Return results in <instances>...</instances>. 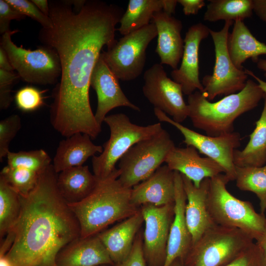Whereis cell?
<instances>
[{
  "mask_svg": "<svg viewBox=\"0 0 266 266\" xmlns=\"http://www.w3.org/2000/svg\"><path fill=\"white\" fill-rule=\"evenodd\" d=\"M51 28H42L39 38L58 54L60 80L52 94L50 120L66 137L76 133L95 139L101 131L89 99L91 76L102 47H112L123 9L99 0H87L78 11L69 0L50 1Z\"/></svg>",
  "mask_w": 266,
  "mask_h": 266,
  "instance_id": "obj_1",
  "label": "cell"
},
{
  "mask_svg": "<svg viewBox=\"0 0 266 266\" xmlns=\"http://www.w3.org/2000/svg\"><path fill=\"white\" fill-rule=\"evenodd\" d=\"M224 266H266V261L261 248L256 242H253L241 254Z\"/></svg>",
  "mask_w": 266,
  "mask_h": 266,
  "instance_id": "obj_36",
  "label": "cell"
},
{
  "mask_svg": "<svg viewBox=\"0 0 266 266\" xmlns=\"http://www.w3.org/2000/svg\"><path fill=\"white\" fill-rule=\"evenodd\" d=\"M18 30L8 31L0 38V46L20 78L24 81L42 85H52L61 76L60 59L56 51L48 46L31 50L17 46L11 35Z\"/></svg>",
  "mask_w": 266,
  "mask_h": 266,
  "instance_id": "obj_8",
  "label": "cell"
},
{
  "mask_svg": "<svg viewBox=\"0 0 266 266\" xmlns=\"http://www.w3.org/2000/svg\"><path fill=\"white\" fill-rule=\"evenodd\" d=\"M229 182L222 173L209 178L207 200L209 214L216 225L239 229L257 241L264 233L266 218L257 213L251 202L232 195L226 188Z\"/></svg>",
  "mask_w": 266,
  "mask_h": 266,
  "instance_id": "obj_5",
  "label": "cell"
},
{
  "mask_svg": "<svg viewBox=\"0 0 266 266\" xmlns=\"http://www.w3.org/2000/svg\"><path fill=\"white\" fill-rule=\"evenodd\" d=\"M0 266H13L5 255H0Z\"/></svg>",
  "mask_w": 266,
  "mask_h": 266,
  "instance_id": "obj_49",
  "label": "cell"
},
{
  "mask_svg": "<svg viewBox=\"0 0 266 266\" xmlns=\"http://www.w3.org/2000/svg\"><path fill=\"white\" fill-rule=\"evenodd\" d=\"M57 174L51 164L33 189L20 195L21 211L5 254L13 266H57L60 250L80 236L78 220L58 190Z\"/></svg>",
  "mask_w": 266,
  "mask_h": 266,
  "instance_id": "obj_2",
  "label": "cell"
},
{
  "mask_svg": "<svg viewBox=\"0 0 266 266\" xmlns=\"http://www.w3.org/2000/svg\"><path fill=\"white\" fill-rule=\"evenodd\" d=\"M264 168L266 170V165H265V166H264Z\"/></svg>",
  "mask_w": 266,
  "mask_h": 266,
  "instance_id": "obj_51",
  "label": "cell"
},
{
  "mask_svg": "<svg viewBox=\"0 0 266 266\" xmlns=\"http://www.w3.org/2000/svg\"><path fill=\"white\" fill-rule=\"evenodd\" d=\"M254 242L242 231L215 225L193 244L183 259L184 266H224Z\"/></svg>",
  "mask_w": 266,
  "mask_h": 266,
  "instance_id": "obj_7",
  "label": "cell"
},
{
  "mask_svg": "<svg viewBox=\"0 0 266 266\" xmlns=\"http://www.w3.org/2000/svg\"><path fill=\"white\" fill-rule=\"evenodd\" d=\"M255 62L259 69L266 73V59L258 58Z\"/></svg>",
  "mask_w": 266,
  "mask_h": 266,
  "instance_id": "obj_48",
  "label": "cell"
},
{
  "mask_svg": "<svg viewBox=\"0 0 266 266\" xmlns=\"http://www.w3.org/2000/svg\"><path fill=\"white\" fill-rule=\"evenodd\" d=\"M131 200L135 205L161 206L174 203V171L166 165L160 166L147 178L131 189Z\"/></svg>",
  "mask_w": 266,
  "mask_h": 266,
  "instance_id": "obj_17",
  "label": "cell"
},
{
  "mask_svg": "<svg viewBox=\"0 0 266 266\" xmlns=\"http://www.w3.org/2000/svg\"><path fill=\"white\" fill-rule=\"evenodd\" d=\"M157 30L156 52L160 64L170 66L173 70L178 68L182 59L184 42L181 36L182 22L163 11L156 12L152 18Z\"/></svg>",
  "mask_w": 266,
  "mask_h": 266,
  "instance_id": "obj_21",
  "label": "cell"
},
{
  "mask_svg": "<svg viewBox=\"0 0 266 266\" xmlns=\"http://www.w3.org/2000/svg\"><path fill=\"white\" fill-rule=\"evenodd\" d=\"M177 2L182 6L185 15L197 14L205 5L203 0H177Z\"/></svg>",
  "mask_w": 266,
  "mask_h": 266,
  "instance_id": "obj_41",
  "label": "cell"
},
{
  "mask_svg": "<svg viewBox=\"0 0 266 266\" xmlns=\"http://www.w3.org/2000/svg\"><path fill=\"white\" fill-rule=\"evenodd\" d=\"M41 174L25 168L6 166L2 169L0 176L20 195L24 196L35 187Z\"/></svg>",
  "mask_w": 266,
  "mask_h": 266,
  "instance_id": "obj_33",
  "label": "cell"
},
{
  "mask_svg": "<svg viewBox=\"0 0 266 266\" xmlns=\"http://www.w3.org/2000/svg\"><path fill=\"white\" fill-rule=\"evenodd\" d=\"M154 112L160 122L169 123L179 131L187 146L194 147L200 153L218 163L223 168L229 181L235 180L233 153L240 145L241 138L239 133L233 132L217 136L205 135L175 122L158 109L154 108Z\"/></svg>",
  "mask_w": 266,
  "mask_h": 266,
  "instance_id": "obj_12",
  "label": "cell"
},
{
  "mask_svg": "<svg viewBox=\"0 0 266 266\" xmlns=\"http://www.w3.org/2000/svg\"><path fill=\"white\" fill-rule=\"evenodd\" d=\"M143 223L140 208L133 216L97 234L114 264L121 262L128 257Z\"/></svg>",
  "mask_w": 266,
  "mask_h": 266,
  "instance_id": "obj_23",
  "label": "cell"
},
{
  "mask_svg": "<svg viewBox=\"0 0 266 266\" xmlns=\"http://www.w3.org/2000/svg\"><path fill=\"white\" fill-rule=\"evenodd\" d=\"M143 80V94L154 108L179 123L188 117V106L183 99L182 87L167 76L162 64H155L147 69Z\"/></svg>",
  "mask_w": 266,
  "mask_h": 266,
  "instance_id": "obj_13",
  "label": "cell"
},
{
  "mask_svg": "<svg viewBox=\"0 0 266 266\" xmlns=\"http://www.w3.org/2000/svg\"><path fill=\"white\" fill-rule=\"evenodd\" d=\"M166 165L172 170L177 171L189 178L197 187L202 181L222 173L223 168L208 157H200L194 147H174L165 160Z\"/></svg>",
  "mask_w": 266,
  "mask_h": 266,
  "instance_id": "obj_18",
  "label": "cell"
},
{
  "mask_svg": "<svg viewBox=\"0 0 266 266\" xmlns=\"http://www.w3.org/2000/svg\"><path fill=\"white\" fill-rule=\"evenodd\" d=\"M203 20L210 22L219 20L243 21L252 16L253 0H210Z\"/></svg>",
  "mask_w": 266,
  "mask_h": 266,
  "instance_id": "obj_29",
  "label": "cell"
},
{
  "mask_svg": "<svg viewBox=\"0 0 266 266\" xmlns=\"http://www.w3.org/2000/svg\"><path fill=\"white\" fill-rule=\"evenodd\" d=\"M119 80L100 54L91 76L90 86L97 95V107L94 114L101 126L107 114L116 107L124 106L140 111V108L130 101L125 95Z\"/></svg>",
  "mask_w": 266,
  "mask_h": 266,
  "instance_id": "obj_15",
  "label": "cell"
},
{
  "mask_svg": "<svg viewBox=\"0 0 266 266\" xmlns=\"http://www.w3.org/2000/svg\"><path fill=\"white\" fill-rule=\"evenodd\" d=\"M244 70L248 76H250L255 79L259 87L266 95V82L258 77L252 71L246 68H244ZM264 75L266 77V73H264Z\"/></svg>",
  "mask_w": 266,
  "mask_h": 266,
  "instance_id": "obj_45",
  "label": "cell"
},
{
  "mask_svg": "<svg viewBox=\"0 0 266 266\" xmlns=\"http://www.w3.org/2000/svg\"><path fill=\"white\" fill-rule=\"evenodd\" d=\"M265 96L258 83L250 79L240 91L214 102L196 91L188 97V117L195 128L207 135L217 136L232 133L236 119L256 107Z\"/></svg>",
  "mask_w": 266,
  "mask_h": 266,
  "instance_id": "obj_4",
  "label": "cell"
},
{
  "mask_svg": "<svg viewBox=\"0 0 266 266\" xmlns=\"http://www.w3.org/2000/svg\"><path fill=\"white\" fill-rule=\"evenodd\" d=\"M57 266H112L114 263L97 234L79 237L64 246L56 258Z\"/></svg>",
  "mask_w": 266,
  "mask_h": 266,
  "instance_id": "obj_22",
  "label": "cell"
},
{
  "mask_svg": "<svg viewBox=\"0 0 266 266\" xmlns=\"http://www.w3.org/2000/svg\"><path fill=\"white\" fill-rule=\"evenodd\" d=\"M120 174L116 168L107 177L100 179L95 189L85 199L68 204L79 223L80 237L95 235L139 210L140 207L131 201L132 188L124 186L119 181Z\"/></svg>",
  "mask_w": 266,
  "mask_h": 266,
  "instance_id": "obj_3",
  "label": "cell"
},
{
  "mask_svg": "<svg viewBox=\"0 0 266 266\" xmlns=\"http://www.w3.org/2000/svg\"><path fill=\"white\" fill-rule=\"evenodd\" d=\"M6 158L7 166L9 167L25 168L39 174L52 164L49 155L41 149L29 151H9Z\"/></svg>",
  "mask_w": 266,
  "mask_h": 266,
  "instance_id": "obj_32",
  "label": "cell"
},
{
  "mask_svg": "<svg viewBox=\"0 0 266 266\" xmlns=\"http://www.w3.org/2000/svg\"><path fill=\"white\" fill-rule=\"evenodd\" d=\"M26 16L20 12L6 0H0V33L2 35L9 31L12 20H21Z\"/></svg>",
  "mask_w": 266,
  "mask_h": 266,
  "instance_id": "obj_40",
  "label": "cell"
},
{
  "mask_svg": "<svg viewBox=\"0 0 266 266\" xmlns=\"http://www.w3.org/2000/svg\"><path fill=\"white\" fill-rule=\"evenodd\" d=\"M181 176L187 197L186 221L193 244L205 232L216 225L209 214L207 207L209 178L203 179L199 187H197L189 178L182 174Z\"/></svg>",
  "mask_w": 266,
  "mask_h": 266,
  "instance_id": "obj_20",
  "label": "cell"
},
{
  "mask_svg": "<svg viewBox=\"0 0 266 266\" xmlns=\"http://www.w3.org/2000/svg\"><path fill=\"white\" fill-rule=\"evenodd\" d=\"M99 180L87 166H81L59 173L57 185L64 200L68 204H73L82 201L90 195Z\"/></svg>",
  "mask_w": 266,
  "mask_h": 266,
  "instance_id": "obj_25",
  "label": "cell"
},
{
  "mask_svg": "<svg viewBox=\"0 0 266 266\" xmlns=\"http://www.w3.org/2000/svg\"><path fill=\"white\" fill-rule=\"evenodd\" d=\"M177 0H165V7L163 11L167 14L172 15L175 13L177 3Z\"/></svg>",
  "mask_w": 266,
  "mask_h": 266,
  "instance_id": "obj_46",
  "label": "cell"
},
{
  "mask_svg": "<svg viewBox=\"0 0 266 266\" xmlns=\"http://www.w3.org/2000/svg\"><path fill=\"white\" fill-rule=\"evenodd\" d=\"M140 209L145 225L142 249L146 266H164L174 203L161 206L144 204Z\"/></svg>",
  "mask_w": 266,
  "mask_h": 266,
  "instance_id": "obj_14",
  "label": "cell"
},
{
  "mask_svg": "<svg viewBox=\"0 0 266 266\" xmlns=\"http://www.w3.org/2000/svg\"><path fill=\"white\" fill-rule=\"evenodd\" d=\"M233 21L225 22L219 31L210 29L215 48V65L211 75L202 80V94L209 101L219 95H229L242 90L246 85L248 75L244 69L237 68L233 63L228 48L229 29Z\"/></svg>",
  "mask_w": 266,
  "mask_h": 266,
  "instance_id": "obj_11",
  "label": "cell"
},
{
  "mask_svg": "<svg viewBox=\"0 0 266 266\" xmlns=\"http://www.w3.org/2000/svg\"><path fill=\"white\" fill-rule=\"evenodd\" d=\"M210 29L202 23L191 26L186 33L181 63L172 70L171 77L179 84L184 94L190 95L196 91L203 92L199 78V51L201 41L210 34Z\"/></svg>",
  "mask_w": 266,
  "mask_h": 266,
  "instance_id": "obj_16",
  "label": "cell"
},
{
  "mask_svg": "<svg viewBox=\"0 0 266 266\" xmlns=\"http://www.w3.org/2000/svg\"><path fill=\"white\" fill-rule=\"evenodd\" d=\"M228 48L231 59L235 66L243 69L242 64L251 58L255 62L260 55H266V44L252 34L243 21H234L229 33Z\"/></svg>",
  "mask_w": 266,
  "mask_h": 266,
  "instance_id": "obj_26",
  "label": "cell"
},
{
  "mask_svg": "<svg viewBox=\"0 0 266 266\" xmlns=\"http://www.w3.org/2000/svg\"><path fill=\"white\" fill-rule=\"evenodd\" d=\"M236 185L239 189L256 195L260 201L261 213L266 210V170L263 167L235 166Z\"/></svg>",
  "mask_w": 266,
  "mask_h": 266,
  "instance_id": "obj_31",
  "label": "cell"
},
{
  "mask_svg": "<svg viewBox=\"0 0 266 266\" xmlns=\"http://www.w3.org/2000/svg\"><path fill=\"white\" fill-rule=\"evenodd\" d=\"M253 12L266 24V0H253Z\"/></svg>",
  "mask_w": 266,
  "mask_h": 266,
  "instance_id": "obj_42",
  "label": "cell"
},
{
  "mask_svg": "<svg viewBox=\"0 0 266 266\" xmlns=\"http://www.w3.org/2000/svg\"><path fill=\"white\" fill-rule=\"evenodd\" d=\"M169 266H184L183 259L181 258L176 259Z\"/></svg>",
  "mask_w": 266,
  "mask_h": 266,
  "instance_id": "obj_50",
  "label": "cell"
},
{
  "mask_svg": "<svg viewBox=\"0 0 266 266\" xmlns=\"http://www.w3.org/2000/svg\"><path fill=\"white\" fill-rule=\"evenodd\" d=\"M91 137L76 133L61 141L52 164L57 173L66 169L83 166L91 157L101 153L103 147L94 144Z\"/></svg>",
  "mask_w": 266,
  "mask_h": 266,
  "instance_id": "obj_24",
  "label": "cell"
},
{
  "mask_svg": "<svg viewBox=\"0 0 266 266\" xmlns=\"http://www.w3.org/2000/svg\"><path fill=\"white\" fill-rule=\"evenodd\" d=\"M165 0H130L117 29L125 35L149 25L154 14L163 11Z\"/></svg>",
  "mask_w": 266,
  "mask_h": 266,
  "instance_id": "obj_28",
  "label": "cell"
},
{
  "mask_svg": "<svg viewBox=\"0 0 266 266\" xmlns=\"http://www.w3.org/2000/svg\"><path fill=\"white\" fill-rule=\"evenodd\" d=\"M0 69L8 71L14 70L4 50L0 46Z\"/></svg>",
  "mask_w": 266,
  "mask_h": 266,
  "instance_id": "obj_43",
  "label": "cell"
},
{
  "mask_svg": "<svg viewBox=\"0 0 266 266\" xmlns=\"http://www.w3.org/2000/svg\"><path fill=\"white\" fill-rule=\"evenodd\" d=\"M261 115L242 150L235 149L233 162L237 167H263L266 164V95Z\"/></svg>",
  "mask_w": 266,
  "mask_h": 266,
  "instance_id": "obj_27",
  "label": "cell"
},
{
  "mask_svg": "<svg viewBox=\"0 0 266 266\" xmlns=\"http://www.w3.org/2000/svg\"><path fill=\"white\" fill-rule=\"evenodd\" d=\"M174 171V217L170 229L164 266H169L178 258L183 260L192 245V236L185 218L187 197L183 188L182 178L180 172Z\"/></svg>",
  "mask_w": 266,
  "mask_h": 266,
  "instance_id": "obj_19",
  "label": "cell"
},
{
  "mask_svg": "<svg viewBox=\"0 0 266 266\" xmlns=\"http://www.w3.org/2000/svg\"><path fill=\"white\" fill-rule=\"evenodd\" d=\"M169 133L163 129L154 135L131 147L118 164V179L125 187L132 188L151 175L175 147Z\"/></svg>",
  "mask_w": 266,
  "mask_h": 266,
  "instance_id": "obj_9",
  "label": "cell"
},
{
  "mask_svg": "<svg viewBox=\"0 0 266 266\" xmlns=\"http://www.w3.org/2000/svg\"><path fill=\"white\" fill-rule=\"evenodd\" d=\"M20 77L13 71L0 69V108L6 109L13 100L11 88L13 83Z\"/></svg>",
  "mask_w": 266,
  "mask_h": 266,
  "instance_id": "obj_38",
  "label": "cell"
},
{
  "mask_svg": "<svg viewBox=\"0 0 266 266\" xmlns=\"http://www.w3.org/2000/svg\"><path fill=\"white\" fill-rule=\"evenodd\" d=\"M35 6L44 14L49 16V5L47 0H32Z\"/></svg>",
  "mask_w": 266,
  "mask_h": 266,
  "instance_id": "obj_44",
  "label": "cell"
},
{
  "mask_svg": "<svg viewBox=\"0 0 266 266\" xmlns=\"http://www.w3.org/2000/svg\"><path fill=\"white\" fill-rule=\"evenodd\" d=\"M256 242L262 249L266 261V224L262 235Z\"/></svg>",
  "mask_w": 266,
  "mask_h": 266,
  "instance_id": "obj_47",
  "label": "cell"
},
{
  "mask_svg": "<svg viewBox=\"0 0 266 266\" xmlns=\"http://www.w3.org/2000/svg\"><path fill=\"white\" fill-rule=\"evenodd\" d=\"M6 1L26 16H29L39 23L42 28H51L52 22L49 16L41 11L31 1L28 0H6Z\"/></svg>",
  "mask_w": 266,
  "mask_h": 266,
  "instance_id": "obj_37",
  "label": "cell"
},
{
  "mask_svg": "<svg viewBox=\"0 0 266 266\" xmlns=\"http://www.w3.org/2000/svg\"><path fill=\"white\" fill-rule=\"evenodd\" d=\"M142 245L143 231L141 229L135 237L133 248L128 257L125 260L111 266H146Z\"/></svg>",
  "mask_w": 266,
  "mask_h": 266,
  "instance_id": "obj_39",
  "label": "cell"
},
{
  "mask_svg": "<svg viewBox=\"0 0 266 266\" xmlns=\"http://www.w3.org/2000/svg\"><path fill=\"white\" fill-rule=\"evenodd\" d=\"M107 266V265H103V266Z\"/></svg>",
  "mask_w": 266,
  "mask_h": 266,
  "instance_id": "obj_52",
  "label": "cell"
},
{
  "mask_svg": "<svg viewBox=\"0 0 266 266\" xmlns=\"http://www.w3.org/2000/svg\"><path fill=\"white\" fill-rule=\"evenodd\" d=\"M103 122L110 129V136L103 144L102 152L92 158L93 173L100 179L107 177L116 169V163L131 147L163 129L160 123L145 126L133 124L122 113L107 115Z\"/></svg>",
  "mask_w": 266,
  "mask_h": 266,
  "instance_id": "obj_6",
  "label": "cell"
},
{
  "mask_svg": "<svg viewBox=\"0 0 266 266\" xmlns=\"http://www.w3.org/2000/svg\"><path fill=\"white\" fill-rule=\"evenodd\" d=\"M22 126L20 116L10 115L0 121V161L6 157L10 151L9 146Z\"/></svg>",
  "mask_w": 266,
  "mask_h": 266,
  "instance_id": "obj_35",
  "label": "cell"
},
{
  "mask_svg": "<svg viewBox=\"0 0 266 266\" xmlns=\"http://www.w3.org/2000/svg\"><path fill=\"white\" fill-rule=\"evenodd\" d=\"M155 24L124 35L110 48L100 55L119 80L130 81L142 73L146 62V49L157 36Z\"/></svg>",
  "mask_w": 266,
  "mask_h": 266,
  "instance_id": "obj_10",
  "label": "cell"
},
{
  "mask_svg": "<svg viewBox=\"0 0 266 266\" xmlns=\"http://www.w3.org/2000/svg\"><path fill=\"white\" fill-rule=\"evenodd\" d=\"M45 92L32 86L21 88L14 97L17 107L24 112H32L39 108L45 104L43 96Z\"/></svg>",
  "mask_w": 266,
  "mask_h": 266,
  "instance_id": "obj_34",
  "label": "cell"
},
{
  "mask_svg": "<svg viewBox=\"0 0 266 266\" xmlns=\"http://www.w3.org/2000/svg\"><path fill=\"white\" fill-rule=\"evenodd\" d=\"M22 209L20 195L0 176V238L10 232L18 221Z\"/></svg>",
  "mask_w": 266,
  "mask_h": 266,
  "instance_id": "obj_30",
  "label": "cell"
}]
</instances>
